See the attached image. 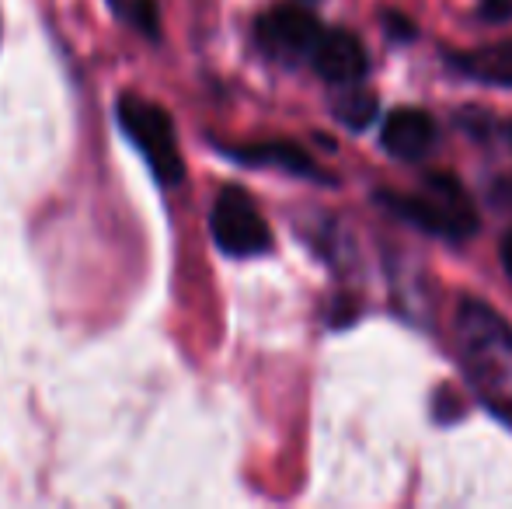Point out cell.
I'll use <instances>...</instances> for the list:
<instances>
[{
  "mask_svg": "<svg viewBox=\"0 0 512 509\" xmlns=\"http://www.w3.org/2000/svg\"><path fill=\"white\" fill-rule=\"evenodd\" d=\"M258 46L276 60H297V56H310L321 42L324 28L304 7H272L269 14H262L255 25Z\"/></svg>",
  "mask_w": 512,
  "mask_h": 509,
  "instance_id": "5b68a950",
  "label": "cell"
},
{
  "mask_svg": "<svg viewBox=\"0 0 512 509\" xmlns=\"http://www.w3.org/2000/svg\"><path fill=\"white\" fill-rule=\"evenodd\" d=\"M457 353L474 391L499 412H512V328L488 304H460Z\"/></svg>",
  "mask_w": 512,
  "mask_h": 509,
  "instance_id": "6da1fadb",
  "label": "cell"
},
{
  "mask_svg": "<svg viewBox=\"0 0 512 509\" xmlns=\"http://www.w3.org/2000/svg\"><path fill=\"white\" fill-rule=\"evenodd\" d=\"M481 18L492 21V25H502V21L512 18V0H481Z\"/></svg>",
  "mask_w": 512,
  "mask_h": 509,
  "instance_id": "8fae6325",
  "label": "cell"
},
{
  "mask_svg": "<svg viewBox=\"0 0 512 509\" xmlns=\"http://www.w3.org/2000/svg\"><path fill=\"white\" fill-rule=\"evenodd\" d=\"M115 119L119 129L129 136L136 150L143 154V161L150 164V171L157 175V182L164 185H178L185 175V161L182 150H178V136L171 116L161 105L147 102L140 95H122L115 102Z\"/></svg>",
  "mask_w": 512,
  "mask_h": 509,
  "instance_id": "3957f363",
  "label": "cell"
},
{
  "mask_svg": "<svg viewBox=\"0 0 512 509\" xmlns=\"http://www.w3.org/2000/svg\"><path fill=\"white\" fill-rule=\"evenodd\" d=\"M380 140L401 161H418L432 150L436 143V123H432L429 112L422 109H394L391 116L384 119V129H380Z\"/></svg>",
  "mask_w": 512,
  "mask_h": 509,
  "instance_id": "52a82bcc",
  "label": "cell"
},
{
  "mask_svg": "<svg viewBox=\"0 0 512 509\" xmlns=\"http://www.w3.org/2000/svg\"><path fill=\"white\" fill-rule=\"evenodd\" d=\"M209 231L220 252L234 258H251L272 248V231L265 217L255 210L248 192L241 189H223L209 213Z\"/></svg>",
  "mask_w": 512,
  "mask_h": 509,
  "instance_id": "277c9868",
  "label": "cell"
},
{
  "mask_svg": "<svg viewBox=\"0 0 512 509\" xmlns=\"http://www.w3.org/2000/svg\"><path fill=\"white\" fill-rule=\"evenodd\" d=\"M509 133H512V129H509Z\"/></svg>",
  "mask_w": 512,
  "mask_h": 509,
  "instance_id": "5bb4252c",
  "label": "cell"
},
{
  "mask_svg": "<svg viewBox=\"0 0 512 509\" xmlns=\"http://www.w3.org/2000/svg\"><path fill=\"white\" fill-rule=\"evenodd\" d=\"M446 60L474 81L512 88V42H495V46L467 49V53H446Z\"/></svg>",
  "mask_w": 512,
  "mask_h": 509,
  "instance_id": "ba28073f",
  "label": "cell"
},
{
  "mask_svg": "<svg viewBox=\"0 0 512 509\" xmlns=\"http://www.w3.org/2000/svg\"><path fill=\"white\" fill-rule=\"evenodd\" d=\"M335 116L349 129H366L377 119V95L359 88V84H349V88H342V95L335 98Z\"/></svg>",
  "mask_w": 512,
  "mask_h": 509,
  "instance_id": "30bf717a",
  "label": "cell"
},
{
  "mask_svg": "<svg viewBox=\"0 0 512 509\" xmlns=\"http://www.w3.org/2000/svg\"><path fill=\"white\" fill-rule=\"evenodd\" d=\"M384 25L391 32V39H415V25L408 18H401V14H384Z\"/></svg>",
  "mask_w": 512,
  "mask_h": 509,
  "instance_id": "7c38bea8",
  "label": "cell"
},
{
  "mask_svg": "<svg viewBox=\"0 0 512 509\" xmlns=\"http://www.w3.org/2000/svg\"><path fill=\"white\" fill-rule=\"evenodd\" d=\"M234 161L241 164H255V168H283L290 175H304V178H317V164L307 157V150H300L297 143H255V147H241V150H227Z\"/></svg>",
  "mask_w": 512,
  "mask_h": 509,
  "instance_id": "9c48e42d",
  "label": "cell"
},
{
  "mask_svg": "<svg viewBox=\"0 0 512 509\" xmlns=\"http://www.w3.org/2000/svg\"><path fill=\"white\" fill-rule=\"evenodd\" d=\"M377 199L394 210L401 220L422 227L425 234L439 238H467L478 231V213L467 203L464 189L450 175H429V192L425 196H398V192H377Z\"/></svg>",
  "mask_w": 512,
  "mask_h": 509,
  "instance_id": "7a4b0ae2",
  "label": "cell"
},
{
  "mask_svg": "<svg viewBox=\"0 0 512 509\" xmlns=\"http://www.w3.org/2000/svg\"><path fill=\"white\" fill-rule=\"evenodd\" d=\"M310 60H314L317 74L328 84H338V88L359 84L366 77V70H370L363 42L349 32H324L317 49L310 53Z\"/></svg>",
  "mask_w": 512,
  "mask_h": 509,
  "instance_id": "8992f818",
  "label": "cell"
},
{
  "mask_svg": "<svg viewBox=\"0 0 512 509\" xmlns=\"http://www.w3.org/2000/svg\"><path fill=\"white\" fill-rule=\"evenodd\" d=\"M502 265H506V272L512 276V234L506 241H502Z\"/></svg>",
  "mask_w": 512,
  "mask_h": 509,
  "instance_id": "4fadbf2b",
  "label": "cell"
}]
</instances>
